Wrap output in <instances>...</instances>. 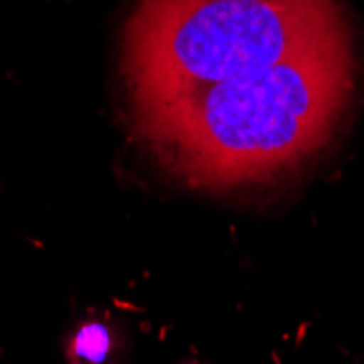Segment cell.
<instances>
[{
  "label": "cell",
  "instance_id": "cell-2",
  "mask_svg": "<svg viewBox=\"0 0 364 364\" xmlns=\"http://www.w3.org/2000/svg\"><path fill=\"white\" fill-rule=\"evenodd\" d=\"M107 349H109L107 332L98 325L83 327L73 343L75 358H85V360H94V362L103 360L107 355Z\"/></svg>",
  "mask_w": 364,
  "mask_h": 364
},
{
  "label": "cell",
  "instance_id": "cell-1",
  "mask_svg": "<svg viewBox=\"0 0 364 364\" xmlns=\"http://www.w3.org/2000/svg\"><path fill=\"white\" fill-rule=\"evenodd\" d=\"M131 131L190 190L275 186L325 151L355 90L338 0H142L122 57Z\"/></svg>",
  "mask_w": 364,
  "mask_h": 364
}]
</instances>
